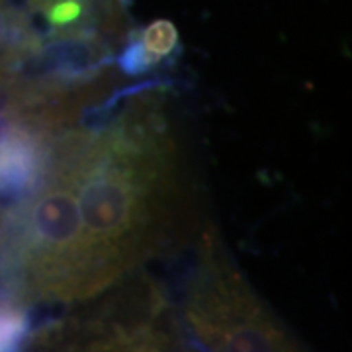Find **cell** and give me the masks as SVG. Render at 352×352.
Here are the masks:
<instances>
[{
    "mask_svg": "<svg viewBox=\"0 0 352 352\" xmlns=\"http://www.w3.org/2000/svg\"><path fill=\"white\" fill-rule=\"evenodd\" d=\"M139 41L153 59L157 63H161L168 55H173L178 47V32L173 22L155 20L141 32Z\"/></svg>",
    "mask_w": 352,
    "mask_h": 352,
    "instance_id": "cell-3",
    "label": "cell"
},
{
    "mask_svg": "<svg viewBox=\"0 0 352 352\" xmlns=\"http://www.w3.org/2000/svg\"><path fill=\"white\" fill-rule=\"evenodd\" d=\"M28 331V315L22 303L4 300L2 305V352H20Z\"/></svg>",
    "mask_w": 352,
    "mask_h": 352,
    "instance_id": "cell-4",
    "label": "cell"
},
{
    "mask_svg": "<svg viewBox=\"0 0 352 352\" xmlns=\"http://www.w3.org/2000/svg\"><path fill=\"white\" fill-rule=\"evenodd\" d=\"M180 210V145L161 96L65 127L36 186L4 215L10 300L82 303L112 292L163 249Z\"/></svg>",
    "mask_w": 352,
    "mask_h": 352,
    "instance_id": "cell-1",
    "label": "cell"
},
{
    "mask_svg": "<svg viewBox=\"0 0 352 352\" xmlns=\"http://www.w3.org/2000/svg\"><path fill=\"white\" fill-rule=\"evenodd\" d=\"M118 65H120L122 73H126L129 76H139L149 73L153 67L159 63L145 51L139 38H133L126 45V50L118 55Z\"/></svg>",
    "mask_w": 352,
    "mask_h": 352,
    "instance_id": "cell-5",
    "label": "cell"
},
{
    "mask_svg": "<svg viewBox=\"0 0 352 352\" xmlns=\"http://www.w3.org/2000/svg\"><path fill=\"white\" fill-rule=\"evenodd\" d=\"M182 315L200 352H305L212 235L201 239Z\"/></svg>",
    "mask_w": 352,
    "mask_h": 352,
    "instance_id": "cell-2",
    "label": "cell"
}]
</instances>
